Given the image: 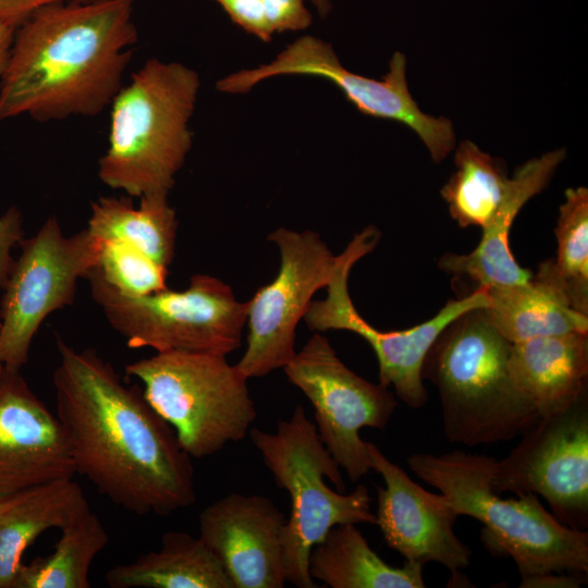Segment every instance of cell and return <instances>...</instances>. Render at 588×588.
Instances as JSON below:
<instances>
[{
    "mask_svg": "<svg viewBox=\"0 0 588 588\" xmlns=\"http://www.w3.org/2000/svg\"><path fill=\"white\" fill-rule=\"evenodd\" d=\"M268 240L278 246L281 265L275 278L247 302V346L235 365L248 379L267 376L292 360L296 327L338 264V256L315 231L279 228Z\"/></svg>",
    "mask_w": 588,
    "mask_h": 588,
    "instance_id": "5bb4252c",
    "label": "cell"
},
{
    "mask_svg": "<svg viewBox=\"0 0 588 588\" xmlns=\"http://www.w3.org/2000/svg\"><path fill=\"white\" fill-rule=\"evenodd\" d=\"M454 163L456 171L441 188V196L461 228L483 229L510 189L505 163L470 140L458 145Z\"/></svg>",
    "mask_w": 588,
    "mask_h": 588,
    "instance_id": "d4e9b609",
    "label": "cell"
},
{
    "mask_svg": "<svg viewBox=\"0 0 588 588\" xmlns=\"http://www.w3.org/2000/svg\"><path fill=\"white\" fill-rule=\"evenodd\" d=\"M89 0H0V19L15 28L37 9L58 2Z\"/></svg>",
    "mask_w": 588,
    "mask_h": 588,
    "instance_id": "1f68e13d",
    "label": "cell"
},
{
    "mask_svg": "<svg viewBox=\"0 0 588 588\" xmlns=\"http://www.w3.org/2000/svg\"><path fill=\"white\" fill-rule=\"evenodd\" d=\"M422 566L385 563L354 524L332 527L308 559L310 576L331 588H424Z\"/></svg>",
    "mask_w": 588,
    "mask_h": 588,
    "instance_id": "603a6c76",
    "label": "cell"
},
{
    "mask_svg": "<svg viewBox=\"0 0 588 588\" xmlns=\"http://www.w3.org/2000/svg\"><path fill=\"white\" fill-rule=\"evenodd\" d=\"M381 237L375 225L354 235L338 255L333 275L327 284V296L311 301L304 320L316 332L345 330L362 336L373 350L379 365V383L393 387L395 394L407 406L417 409L428 401L422 382L425 357L439 334L458 316L476 308H487L489 297L485 286L458 299L449 301L431 319L413 328L380 331L369 324L356 310L348 292V277L353 266L371 253Z\"/></svg>",
    "mask_w": 588,
    "mask_h": 588,
    "instance_id": "9c48e42d",
    "label": "cell"
},
{
    "mask_svg": "<svg viewBox=\"0 0 588 588\" xmlns=\"http://www.w3.org/2000/svg\"><path fill=\"white\" fill-rule=\"evenodd\" d=\"M52 375L57 417L76 473L115 505L138 515H169L196 500L191 456L143 390L127 387L95 350L56 338Z\"/></svg>",
    "mask_w": 588,
    "mask_h": 588,
    "instance_id": "6da1fadb",
    "label": "cell"
},
{
    "mask_svg": "<svg viewBox=\"0 0 588 588\" xmlns=\"http://www.w3.org/2000/svg\"><path fill=\"white\" fill-rule=\"evenodd\" d=\"M511 346L485 308L458 316L430 346L422 379L438 390L450 442L477 446L510 441L539 418L510 377Z\"/></svg>",
    "mask_w": 588,
    "mask_h": 588,
    "instance_id": "277c9868",
    "label": "cell"
},
{
    "mask_svg": "<svg viewBox=\"0 0 588 588\" xmlns=\"http://www.w3.org/2000/svg\"><path fill=\"white\" fill-rule=\"evenodd\" d=\"M3 370H4V366L2 362L0 360V376L2 375Z\"/></svg>",
    "mask_w": 588,
    "mask_h": 588,
    "instance_id": "e575fe53",
    "label": "cell"
},
{
    "mask_svg": "<svg viewBox=\"0 0 588 588\" xmlns=\"http://www.w3.org/2000/svg\"><path fill=\"white\" fill-rule=\"evenodd\" d=\"M262 2L272 33L301 30L311 24L313 16L304 0H262Z\"/></svg>",
    "mask_w": 588,
    "mask_h": 588,
    "instance_id": "f546056e",
    "label": "cell"
},
{
    "mask_svg": "<svg viewBox=\"0 0 588 588\" xmlns=\"http://www.w3.org/2000/svg\"><path fill=\"white\" fill-rule=\"evenodd\" d=\"M495 461L454 450L441 455L414 453L407 465L437 488L458 515L485 525L488 538L516 563L520 587L550 574L587 575L588 532L561 524L535 493L502 498L492 483Z\"/></svg>",
    "mask_w": 588,
    "mask_h": 588,
    "instance_id": "5b68a950",
    "label": "cell"
},
{
    "mask_svg": "<svg viewBox=\"0 0 588 588\" xmlns=\"http://www.w3.org/2000/svg\"><path fill=\"white\" fill-rule=\"evenodd\" d=\"M86 279L93 299L128 347L226 356L241 345L247 302L216 277L194 274L183 291L167 287L143 296L119 293L94 270Z\"/></svg>",
    "mask_w": 588,
    "mask_h": 588,
    "instance_id": "ba28073f",
    "label": "cell"
},
{
    "mask_svg": "<svg viewBox=\"0 0 588 588\" xmlns=\"http://www.w3.org/2000/svg\"><path fill=\"white\" fill-rule=\"evenodd\" d=\"M177 219L168 195H148L134 206L133 197L101 196L90 206L87 229L102 242L135 247L168 269L174 255Z\"/></svg>",
    "mask_w": 588,
    "mask_h": 588,
    "instance_id": "cb8c5ba5",
    "label": "cell"
},
{
    "mask_svg": "<svg viewBox=\"0 0 588 588\" xmlns=\"http://www.w3.org/2000/svg\"><path fill=\"white\" fill-rule=\"evenodd\" d=\"M249 433L274 482L291 498L282 535L285 580L298 588H315L308 569L314 546L336 525H376L368 488L358 485L343 494L340 466L301 405L278 422L274 432L252 429Z\"/></svg>",
    "mask_w": 588,
    "mask_h": 588,
    "instance_id": "8992f818",
    "label": "cell"
},
{
    "mask_svg": "<svg viewBox=\"0 0 588 588\" xmlns=\"http://www.w3.org/2000/svg\"><path fill=\"white\" fill-rule=\"evenodd\" d=\"M111 588H234L216 554L198 537L167 531L161 547L106 573Z\"/></svg>",
    "mask_w": 588,
    "mask_h": 588,
    "instance_id": "7402d4cb",
    "label": "cell"
},
{
    "mask_svg": "<svg viewBox=\"0 0 588 588\" xmlns=\"http://www.w3.org/2000/svg\"><path fill=\"white\" fill-rule=\"evenodd\" d=\"M90 512L81 486L65 478L0 499V588H14L22 556L50 528L60 530Z\"/></svg>",
    "mask_w": 588,
    "mask_h": 588,
    "instance_id": "44dd1931",
    "label": "cell"
},
{
    "mask_svg": "<svg viewBox=\"0 0 588 588\" xmlns=\"http://www.w3.org/2000/svg\"><path fill=\"white\" fill-rule=\"evenodd\" d=\"M75 474L57 415L33 392L21 370L4 368L0 376V499Z\"/></svg>",
    "mask_w": 588,
    "mask_h": 588,
    "instance_id": "e0dca14e",
    "label": "cell"
},
{
    "mask_svg": "<svg viewBox=\"0 0 588 588\" xmlns=\"http://www.w3.org/2000/svg\"><path fill=\"white\" fill-rule=\"evenodd\" d=\"M15 29L0 19V79L9 61Z\"/></svg>",
    "mask_w": 588,
    "mask_h": 588,
    "instance_id": "d6a6232c",
    "label": "cell"
},
{
    "mask_svg": "<svg viewBox=\"0 0 588 588\" xmlns=\"http://www.w3.org/2000/svg\"><path fill=\"white\" fill-rule=\"evenodd\" d=\"M231 20L249 34L270 41L272 30L267 22L262 0H215Z\"/></svg>",
    "mask_w": 588,
    "mask_h": 588,
    "instance_id": "f1b7e54d",
    "label": "cell"
},
{
    "mask_svg": "<svg viewBox=\"0 0 588 588\" xmlns=\"http://www.w3.org/2000/svg\"><path fill=\"white\" fill-rule=\"evenodd\" d=\"M284 514L258 494L230 493L199 515V538L216 554L234 588L285 585Z\"/></svg>",
    "mask_w": 588,
    "mask_h": 588,
    "instance_id": "2e32d148",
    "label": "cell"
},
{
    "mask_svg": "<svg viewBox=\"0 0 588 588\" xmlns=\"http://www.w3.org/2000/svg\"><path fill=\"white\" fill-rule=\"evenodd\" d=\"M108 542L103 524L90 511L61 529L52 553L22 563L14 588H89L91 563Z\"/></svg>",
    "mask_w": 588,
    "mask_h": 588,
    "instance_id": "484cf974",
    "label": "cell"
},
{
    "mask_svg": "<svg viewBox=\"0 0 588 588\" xmlns=\"http://www.w3.org/2000/svg\"><path fill=\"white\" fill-rule=\"evenodd\" d=\"M486 289L487 317L511 343L569 332L588 333V315L571 306L553 258L542 261L528 282Z\"/></svg>",
    "mask_w": 588,
    "mask_h": 588,
    "instance_id": "ffe728a7",
    "label": "cell"
},
{
    "mask_svg": "<svg viewBox=\"0 0 588 588\" xmlns=\"http://www.w3.org/2000/svg\"><path fill=\"white\" fill-rule=\"evenodd\" d=\"M199 86L196 71L156 58L133 73L110 105L99 180L133 198L168 195L192 147L189 120Z\"/></svg>",
    "mask_w": 588,
    "mask_h": 588,
    "instance_id": "3957f363",
    "label": "cell"
},
{
    "mask_svg": "<svg viewBox=\"0 0 588 588\" xmlns=\"http://www.w3.org/2000/svg\"><path fill=\"white\" fill-rule=\"evenodd\" d=\"M554 260L571 306L588 315V189L567 188L555 228Z\"/></svg>",
    "mask_w": 588,
    "mask_h": 588,
    "instance_id": "4316f807",
    "label": "cell"
},
{
    "mask_svg": "<svg viewBox=\"0 0 588 588\" xmlns=\"http://www.w3.org/2000/svg\"><path fill=\"white\" fill-rule=\"evenodd\" d=\"M136 0L44 5L14 33L0 79V121L95 117L121 89L137 42Z\"/></svg>",
    "mask_w": 588,
    "mask_h": 588,
    "instance_id": "7a4b0ae2",
    "label": "cell"
},
{
    "mask_svg": "<svg viewBox=\"0 0 588 588\" xmlns=\"http://www.w3.org/2000/svg\"><path fill=\"white\" fill-rule=\"evenodd\" d=\"M370 469L380 474L385 487L377 488L376 525L387 544L406 561L437 562L452 574L470 564L471 550L455 534L460 516L442 494L413 481L372 442L366 441Z\"/></svg>",
    "mask_w": 588,
    "mask_h": 588,
    "instance_id": "9a60e30c",
    "label": "cell"
},
{
    "mask_svg": "<svg viewBox=\"0 0 588 588\" xmlns=\"http://www.w3.org/2000/svg\"><path fill=\"white\" fill-rule=\"evenodd\" d=\"M283 370L313 405L321 442L350 480L358 481L370 470L366 441L359 431L387 427L397 406L394 394L352 371L320 332Z\"/></svg>",
    "mask_w": 588,
    "mask_h": 588,
    "instance_id": "7c38bea8",
    "label": "cell"
},
{
    "mask_svg": "<svg viewBox=\"0 0 588 588\" xmlns=\"http://www.w3.org/2000/svg\"><path fill=\"white\" fill-rule=\"evenodd\" d=\"M309 1L315 5V8L317 9L318 13L321 16H326L327 14H329L331 10L330 0H309Z\"/></svg>",
    "mask_w": 588,
    "mask_h": 588,
    "instance_id": "836d02e7",
    "label": "cell"
},
{
    "mask_svg": "<svg viewBox=\"0 0 588 588\" xmlns=\"http://www.w3.org/2000/svg\"><path fill=\"white\" fill-rule=\"evenodd\" d=\"M182 449L201 458L245 438L257 413L245 377L224 355L163 351L127 364Z\"/></svg>",
    "mask_w": 588,
    "mask_h": 588,
    "instance_id": "52a82bcc",
    "label": "cell"
},
{
    "mask_svg": "<svg viewBox=\"0 0 588 588\" xmlns=\"http://www.w3.org/2000/svg\"><path fill=\"white\" fill-rule=\"evenodd\" d=\"M507 368L514 385L539 416L563 412L587 392L588 333L512 343Z\"/></svg>",
    "mask_w": 588,
    "mask_h": 588,
    "instance_id": "d6986e66",
    "label": "cell"
},
{
    "mask_svg": "<svg viewBox=\"0 0 588 588\" xmlns=\"http://www.w3.org/2000/svg\"><path fill=\"white\" fill-rule=\"evenodd\" d=\"M23 216L19 208L10 207L0 216V289L7 283L14 259L12 248L23 241Z\"/></svg>",
    "mask_w": 588,
    "mask_h": 588,
    "instance_id": "4dcf8cb0",
    "label": "cell"
},
{
    "mask_svg": "<svg viewBox=\"0 0 588 588\" xmlns=\"http://www.w3.org/2000/svg\"><path fill=\"white\" fill-rule=\"evenodd\" d=\"M381 79L346 70L330 44L305 35L290 44L268 64L242 70L217 82L222 93L242 94L264 79L279 75L323 77L336 85L346 99L365 115L394 120L412 128L428 148L434 162H441L454 149L455 132L444 117L424 113L412 97L406 82V58L395 52Z\"/></svg>",
    "mask_w": 588,
    "mask_h": 588,
    "instance_id": "8fae6325",
    "label": "cell"
},
{
    "mask_svg": "<svg viewBox=\"0 0 588 588\" xmlns=\"http://www.w3.org/2000/svg\"><path fill=\"white\" fill-rule=\"evenodd\" d=\"M520 436L510 454L494 463V491L539 494L561 524L587 530V392L565 411L539 416Z\"/></svg>",
    "mask_w": 588,
    "mask_h": 588,
    "instance_id": "4fadbf2b",
    "label": "cell"
},
{
    "mask_svg": "<svg viewBox=\"0 0 588 588\" xmlns=\"http://www.w3.org/2000/svg\"><path fill=\"white\" fill-rule=\"evenodd\" d=\"M565 149L546 152L519 166L511 177L510 189L482 229L478 246L469 254H444L438 267L454 274L467 275L478 286L493 287L528 282L532 272L520 267L511 253L509 236L523 206L542 192L558 166L565 159Z\"/></svg>",
    "mask_w": 588,
    "mask_h": 588,
    "instance_id": "ac0fdd59",
    "label": "cell"
},
{
    "mask_svg": "<svg viewBox=\"0 0 588 588\" xmlns=\"http://www.w3.org/2000/svg\"><path fill=\"white\" fill-rule=\"evenodd\" d=\"M93 270L126 296H143L167 289L168 269L122 242L101 241L98 264Z\"/></svg>",
    "mask_w": 588,
    "mask_h": 588,
    "instance_id": "83f0119b",
    "label": "cell"
},
{
    "mask_svg": "<svg viewBox=\"0 0 588 588\" xmlns=\"http://www.w3.org/2000/svg\"><path fill=\"white\" fill-rule=\"evenodd\" d=\"M21 247L0 303V360L9 370L27 363L45 319L74 304L78 280L98 264L101 241L87 228L65 236L51 216Z\"/></svg>",
    "mask_w": 588,
    "mask_h": 588,
    "instance_id": "30bf717a",
    "label": "cell"
}]
</instances>
